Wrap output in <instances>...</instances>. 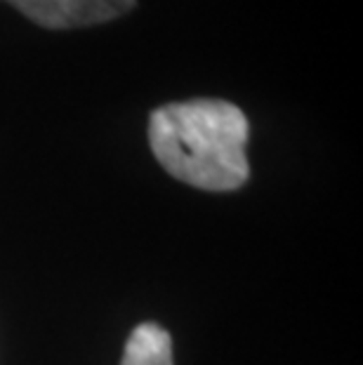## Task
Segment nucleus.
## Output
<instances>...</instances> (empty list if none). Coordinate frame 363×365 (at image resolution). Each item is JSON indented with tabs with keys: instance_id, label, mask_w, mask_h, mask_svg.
<instances>
[{
	"instance_id": "f257e3e1",
	"label": "nucleus",
	"mask_w": 363,
	"mask_h": 365,
	"mask_svg": "<svg viewBox=\"0 0 363 365\" xmlns=\"http://www.w3.org/2000/svg\"><path fill=\"white\" fill-rule=\"evenodd\" d=\"M248 118L224 99H189L156 108L149 144L175 180L203 191H236L248 182Z\"/></svg>"
},
{
	"instance_id": "f03ea898",
	"label": "nucleus",
	"mask_w": 363,
	"mask_h": 365,
	"mask_svg": "<svg viewBox=\"0 0 363 365\" xmlns=\"http://www.w3.org/2000/svg\"><path fill=\"white\" fill-rule=\"evenodd\" d=\"M34 24L52 31L104 24L133 12L137 0H7Z\"/></svg>"
},
{
	"instance_id": "7ed1b4c3",
	"label": "nucleus",
	"mask_w": 363,
	"mask_h": 365,
	"mask_svg": "<svg viewBox=\"0 0 363 365\" xmlns=\"http://www.w3.org/2000/svg\"><path fill=\"white\" fill-rule=\"evenodd\" d=\"M121 365H173V339L156 323H142L128 337Z\"/></svg>"
}]
</instances>
